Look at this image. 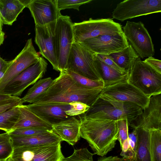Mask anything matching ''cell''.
I'll list each match as a JSON object with an SVG mask.
<instances>
[{
    "instance_id": "obj_1",
    "label": "cell",
    "mask_w": 161,
    "mask_h": 161,
    "mask_svg": "<svg viewBox=\"0 0 161 161\" xmlns=\"http://www.w3.org/2000/svg\"><path fill=\"white\" fill-rule=\"evenodd\" d=\"M103 88H87L81 86L64 70L60 71L59 76L53 80L48 88L34 103H69L78 101L90 107L100 95Z\"/></svg>"
},
{
    "instance_id": "obj_2",
    "label": "cell",
    "mask_w": 161,
    "mask_h": 161,
    "mask_svg": "<svg viewBox=\"0 0 161 161\" xmlns=\"http://www.w3.org/2000/svg\"><path fill=\"white\" fill-rule=\"evenodd\" d=\"M78 116L80 136L86 141L94 154L103 157L112 151L118 138V121L86 119Z\"/></svg>"
},
{
    "instance_id": "obj_3",
    "label": "cell",
    "mask_w": 161,
    "mask_h": 161,
    "mask_svg": "<svg viewBox=\"0 0 161 161\" xmlns=\"http://www.w3.org/2000/svg\"><path fill=\"white\" fill-rule=\"evenodd\" d=\"M141 107L133 104L99 95L84 113L86 119H107L115 121L127 119L129 123L142 112Z\"/></svg>"
},
{
    "instance_id": "obj_4",
    "label": "cell",
    "mask_w": 161,
    "mask_h": 161,
    "mask_svg": "<svg viewBox=\"0 0 161 161\" xmlns=\"http://www.w3.org/2000/svg\"><path fill=\"white\" fill-rule=\"evenodd\" d=\"M127 81L148 97L161 93V74L139 57L129 72Z\"/></svg>"
},
{
    "instance_id": "obj_5",
    "label": "cell",
    "mask_w": 161,
    "mask_h": 161,
    "mask_svg": "<svg viewBox=\"0 0 161 161\" xmlns=\"http://www.w3.org/2000/svg\"><path fill=\"white\" fill-rule=\"evenodd\" d=\"M74 42L81 43L86 39L103 35H115L123 32L121 25L110 19L90 18L73 25Z\"/></svg>"
},
{
    "instance_id": "obj_6",
    "label": "cell",
    "mask_w": 161,
    "mask_h": 161,
    "mask_svg": "<svg viewBox=\"0 0 161 161\" xmlns=\"http://www.w3.org/2000/svg\"><path fill=\"white\" fill-rule=\"evenodd\" d=\"M95 53L81 43L74 42L69 55L66 69L94 80H102L93 64Z\"/></svg>"
},
{
    "instance_id": "obj_7",
    "label": "cell",
    "mask_w": 161,
    "mask_h": 161,
    "mask_svg": "<svg viewBox=\"0 0 161 161\" xmlns=\"http://www.w3.org/2000/svg\"><path fill=\"white\" fill-rule=\"evenodd\" d=\"M70 17L61 15L58 19L55 31L56 53L60 72L66 70L68 58L74 42Z\"/></svg>"
},
{
    "instance_id": "obj_8",
    "label": "cell",
    "mask_w": 161,
    "mask_h": 161,
    "mask_svg": "<svg viewBox=\"0 0 161 161\" xmlns=\"http://www.w3.org/2000/svg\"><path fill=\"white\" fill-rule=\"evenodd\" d=\"M47 65L46 61L40 57L37 62L10 81L0 93L16 97L21 96L27 87L42 77Z\"/></svg>"
},
{
    "instance_id": "obj_9",
    "label": "cell",
    "mask_w": 161,
    "mask_h": 161,
    "mask_svg": "<svg viewBox=\"0 0 161 161\" xmlns=\"http://www.w3.org/2000/svg\"><path fill=\"white\" fill-rule=\"evenodd\" d=\"M123 31L129 45L140 58L152 56L155 53L152 38L144 24L127 21Z\"/></svg>"
},
{
    "instance_id": "obj_10",
    "label": "cell",
    "mask_w": 161,
    "mask_h": 161,
    "mask_svg": "<svg viewBox=\"0 0 161 161\" xmlns=\"http://www.w3.org/2000/svg\"><path fill=\"white\" fill-rule=\"evenodd\" d=\"M161 12V0H125L117 4L112 12V16L123 22Z\"/></svg>"
},
{
    "instance_id": "obj_11",
    "label": "cell",
    "mask_w": 161,
    "mask_h": 161,
    "mask_svg": "<svg viewBox=\"0 0 161 161\" xmlns=\"http://www.w3.org/2000/svg\"><path fill=\"white\" fill-rule=\"evenodd\" d=\"M40 55L35 49L31 38L27 40L19 53L9 63L0 80V92L12 80L39 60Z\"/></svg>"
},
{
    "instance_id": "obj_12",
    "label": "cell",
    "mask_w": 161,
    "mask_h": 161,
    "mask_svg": "<svg viewBox=\"0 0 161 161\" xmlns=\"http://www.w3.org/2000/svg\"><path fill=\"white\" fill-rule=\"evenodd\" d=\"M10 157L16 161H62L65 158L62 152L61 143L14 148Z\"/></svg>"
},
{
    "instance_id": "obj_13",
    "label": "cell",
    "mask_w": 161,
    "mask_h": 161,
    "mask_svg": "<svg viewBox=\"0 0 161 161\" xmlns=\"http://www.w3.org/2000/svg\"><path fill=\"white\" fill-rule=\"evenodd\" d=\"M100 95L135 104L143 109L147 106L150 98L127 81L103 88Z\"/></svg>"
},
{
    "instance_id": "obj_14",
    "label": "cell",
    "mask_w": 161,
    "mask_h": 161,
    "mask_svg": "<svg viewBox=\"0 0 161 161\" xmlns=\"http://www.w3.org/2000/svg\"><path fill=\"white\" fill-rule=\"evenodd\" d=\"M57 20L43 25H35V41L40 53L50 62L54 69L60 71L55 38Z\"/></svg>"
},
{
    "instance_id": "obj_15",
    "label": "cell",
    "mask_w": 161,
    "mask_h": 161,
    "mask_svg": "<svg viewBox=\"0 0 161 161\" xmlns=\"http://www.w3.org/2000/svg\"><path fill=\"white\" fill-rule=\"evenodd\" d=\"M81 43L96 54L109 55L121 51L129 46L123 32L115 35H103L88 38Z\"/></svg>"
},
{
    "instance_id": "obj_16",
    "label": "cell",
    "mask_w": 161,
    "mask_h": 161,
    "mask_svg": "<svg viewBox=\"0 0 161 161\" xmlns=\"http://www.w3.org/2000/svg\"><path fill=\"white\" fill-rule=\"evenodd\" d=\"M133 129H161V93L151 96L147 106L130 124Z\"/></svg>"
},
{
    "instance_id": "obj_17",
    "label": "cell",
    "mask_w": 161,
    "mask_h": 161,
    "mask_svg": "<svg viewBox=\"0 0 161 161\" xmlns=\"http://www.w3.org/2000/svg\"><path fill=\"white\" fill-rule=\"evenodd\" d=\"M26 106L37 116L52 125L72 117L65 113V112L71 107L69 103L58 102L33 103Z\"/></svg>"
},
{
    "instance_id": "obj_18",
    "label": "cell",
    "mask_w": 161,
    "mask_h": 161,
    "mask_svg": "<svg viewBox=\"0 0 161 161\" xmlns=\"http://www.w3.org/2000/svg\"><path fill=\"white\" fill-rule=\"evenodd\" d=\"M35 25H43L56 21L62 14L57 0H32L28 5Z\"/></svg>"
},
{
    "instance_id": "obj_19",
    "label": "cell",
    "mask_w": 161,
    "mask_h": 161,
    "mask_svg": "<svg viewBox=\"0 0 161 161\" xmlns=\"http://www.w3.org/2000/svg\"><path fill=\"white\" fill-rule=\"evenodd\" d=\"M10 136L14 148L53 145L61 143L62 141L52 130L45 133L30 136Z\"/></svg>"
},
{
    "instance_id": "obj_20",
    "label": "cell",
    "mask_w": 161,
    "mask_h": 161,
    "mask_svg": "<svg viewBox=\"0 0 161 161\" xmlns=\"http://www.w3.org/2000/svg\"><path fill=\"white\" fill-rule=\"evenodd\" d=\"M80 122L75 116L52 125V130L62 141L73 146L80 139Z\"/></svg>"
},
{
    "instance_id": "obj_21",
    "label": "cell",
    "mask_w": 161,
    "mask_h": 161,
    "mask_svg": "<svg viewBox=\"0 0 161 161\" xmlns=\"http://www.w3.org/2000/svg\"><path fill=\"white\" fill-rule=\"evenodd\" d=\"M93 65L104 83V87L127 81L129 72L122 74L100 60L95 53Z\"/></svg>"
},
{
    "instance_id": "obj_22",
    "label": "cell",
    "mask_w": 161,
    "mask_h": 161,
    "mask_svg": "<svg viewBox=\"0 0 161 161\" xmlns=\"http://www.w3.org/2000/svg\"><path fill=\"white\" fill-rule=\"evenodd\" d=\"M19 116L12 130L25 128H36L52 130V125L37 116L28 108L26 105L22 104L19 106Z\"/></svg>"
},
{
    "instance_id": "obj_23",
    "label": "cell",
    "mask_w": 161,
    "mask_h": 161,
    "mask_svg": "<svg viewBox=\"0 0 161 161\" xmlns=\"http://www.w3.org/2000/svg\"><path fill=\"white\" fill-rule=\"evenodd\" d=\"M25 7L21 0H0V13L3 24L12 25Z\"/></svg>"
},
{
    "instance_id": "obj_24",
    "label": "cell",
    "mask_w": 161,
    "mask_h": 161,
    "mask_svg": "<svg viewBox=\"0 0 161 161\" xmlns=\"http://www.w3.org/2000/svg\"><path fill=\"white\" fill-rule=\"evenodd\" d=\"M115 63L126 72H129L139 56L131 46L109 55Z\"/></svg>"
},
{
    "instance_id": "obj_25",
    "label": "cell",
    "mask_w": 161,
    "mask_h": 161,
    "mask_svg": "<svg viewBox=\"0 0 161 161\" xmlns=\"http://www.w3.org/2000/svg\"><path fill=\"white\" fill-rule=\"evenodd\" d=\"M137 130L138 144L136 155L129 161H152L150 151L149 130Z\"/></svg>"
},
{
    "instance_id": "obj_26",
    "label": "cell",
    "mask_w": 161,
    "mask_h": 161,
    "mask_svg": "<svg viewBox=\"0 0 161 161\" xmlns=\"http://www.w3.org/2000/svg\"><path fill=\"white\" fill-rule=\"evenodd\" d=\"M53 80L51 77L40 79L35 83L27 91L25 95L21 98L23 104L25 103H34L38 97L48 88Z\"/></svg>"
},
{
    "instance_id": "obj_27",
    "label": "cell",
    "mask_w": 161,
    "mask_h": 161,
    "mask_svg": "<svg viewBox=\"0 0 161 161\" xmlns=\"http://www.w3.org/2000/svg\"><path fill=\"white\" fill-rule=\"evenodd\" d=\"M19 106L0 113V130L7 132L12 130L19 116Z\"/></svg>"
},
{
    "instance_id": "obj_28",
    "label": "cell",
    "mask_w": 161,
    "mask_h": 161,
    "mask_svg": "<svg viewBox=\"0 0 161 161\" xmlns=\"http://www.w3.org/2000/svg\"><path fill=\"white\" fill-rule=\"evenodd\" d=\"M137 144V130L134 129L131 133H129L128 139L122 146L123 151L120 154L122 158L126 161L133 158L136 153Z\"/></svg>"
},
{
    "instance_id": "obj_29",
    "label": "cell",
    "mask_w": 161,
    "mask_h": 161,
    "mask_svg": "<svg viewBox=\"0 0 161 161\" xmlns=\"http://www.w3.org/2000/svg\"><path fill=\"white\" fill-rule=\"evenodd\" d=\"M150 151L152 161H161V129L149 130Z\"/></svg>"
},
{
    "instance_id": "obj_30",
    "label": "cell",
    "mask_w": 161,
    "mask_h": 161,
    "mask_svg": "<svg viewBox=\"0 0 161 161\" xmlns=\"http://www.w3.org/2000/svg\"><path fill=\"white\" fill-rule=\"evenodd\" d=\"M11 137L8 132L0 134V161H5L10 158L13 152Z\"/></svg>"
},
{
    "instance_id": "obj_31",
    "label": "cell",
    "mask_w": 161,
    "mask_h": 161,
    "mask_svg": "<svg viewBox=\"0 0 161 161\" xmlns=\"http://www.w3.org/2000/svg\"><path fill=\"white\" fill-rule=\"evenodd\" d=\"M65 70L74 80L81 86L87 88L99 87H104V83L102 80H92L71 70L68 69Z\"/></svg>"
},
{
    "instance_id": "obj_32",
    "label": "cell",
    "mask_w": 161,
    "mask_h": 161,
    "mask_svg": "<svg viewBox=\"0 0 161 161\" xmlns=\"http://www.w3.org/2000/svg\"><path fill=\"white\" fill-rule=\"evenodd\" d=\"M94 154L86 148L75 149L71 156L64 158L62 161H93Z\"/></svg>"
},
{
    "instance_id": "obj_33",
    "label": "cell",
    "mask_w": 161,
    "mask_h": 161,
    "mask_svg": "<svg viewBox=\"0 0 161 161\" xmlns=\"http://www.w3.org/2000/svg\"><path fill=\"white\" fill-rule=\"evenodd\" d=\"M50 130L46 129L25 128L13 130L8 133L11 136H27L45 133Z\"/></svg>"
},
{
    "instance_id": "obj_34",
    "label": "cell",
    "mask_w": 161,
    "mask_h": 161,
    "mask_svg": "<svg viewBox=\"0 0 161 161\" xmlns=\"http://www.w3.org/2000/svg\"><path fill=\"white\" fill-rule=\"evenodd\" d=\"M92 1V0H57V5L60 11L67 8H73L79 11L80 6Z\"/></svg>"
},
{
    "instance_id": "obj_35",
    "label": "cell",
    "mask_w": 161,
    "mask_h": 161,
    "mask_svg": "<svg viewBox=\"0 0 161 161\" xmlns=\"http://www.w3.org/2000/svg\"><path fill=\"white\" fill-rule=\"evenodd\" d=\"M70 108L65 112L66 114L70 116H75L84 113L90 106L80 102L75 101L69 103Z\"/></svg>"
},
{
    "instance_id": "obj_36",
    "label": "cell",
    "mask_w": 161,
    "mask_h": 161,
    "mask_svg": "<svg viewBox=\"0 0 161 161\" xmlns=\"http://www.w3.org/2000/svg\"><path fill=\"white\" fill-rule=\"evenodd\" d=\"M118 123L119 129L118 140L119 142L121 147L124 142L128 138L130 123L127 119L118 120Z\"/></svg>"
},
{
    "instance_id": "obj_37",
    "label": "cell",
    "mask_w": 161,
    "mask_h": 161,
    "mask_svg": "<svg viewBox=\"0 0 161 161\" xmlns=\"http://www.w3.org/2000/svg\"><path fill=\"white\" fill-rule=\"evenodd\" d=\"M20 99L21 98L19 97L13 96L11 98L0 101V113L23 104Z\"/></svg>"
},
{
    "instance_id": "obj_38",
    "label": "cell",
    "mask_w": 161,
    "mask_h": 161,
    "mask_svg": "<svg viewBox=\"0 0 161 161\" xmlns=\"http://www.w3.org/2000/svg\"><path fill=\"white\" fill-rule=\"evenodd\" d=\"M96 54L100 60L119 73L122 74L128 73L125 72L123 69L119 67L109 55H102L96 53Z\"/></svg>"
},
{
    "instance_id": "obj_39",
    "label": "cell",
    "mask_w": 161,
    "mask_h": 161,
    "mask_svg": "<svg viewBox=\"0 0 161 161\" xmlns=\"http://www.w3.org/2000/svg\"><path fill=\"white\" fill-rule=\"evenodd\" d=\"M144 61L157 72L161 74V61L152 56L148 57Z\"/></svg>"
},
{
    "instance_id": "obj_40",
    "label": "cell",
    "mask_w": 161,
    "mask_h": 161,
    "mask_svg": "<svg viewBox=\"0 0 161 161\" xmlns=\"http://www.w3.org/2000/svg\"><path fill=\"white\" fill-rule=\"evenodd\" d=\"M97 161H126L123 158L118 156H110L106 157L105 156L101 157L98 159Z\"/></svg>"
},
{
    "instance_id": "obj_41",
    "label": "cell",
    "mask_w": 161,
    "mask_h": 161,
    "mask_svg": "<svg viewBox=\"0 0 161 161\" xmlns=\"http://www.w3.org/2000/svg\"><path fill=\"white\" fill-rule=\"evenodd\" d=\"M9 63V61H6L0 69V80L4 74Z\"/></svg>"
},
{
    "instance_id": "obj_42",
    "label": "cell",
    "mask_w": 161,
    "mask_h": 161,
    "mask_svg": "<svg viewBox=\"0 0 161 161\" xmlns=\"http://www.w3.org/2000/svg\"><path fill=\"white\" fill-rule=\"evenodd\" d=\"M3 26L0 25V46L3 44L5 34L3 31Z\"/></svg>"
},
{
    "instance_id": "obj_43",
    "label": "cell",
    "mask_w": 161,
    "mask_h": 161,
    "mask_svg": "<svg viewBox=\"0 0 161 161\" xmlns=\"http://www.w3.org/2000/svg\"><path fill=\"white\" fill-rule=\"evenodd\" d=\"M13 96L0 93V101L12 97Z\"/></svg>"
},
{
    "instance_id": "obj_44",
    "label": "cell",
    "mask_w": 161,
    "mask_h": 161,
    "mask_svg": "<svg viewBox=\"0 0 161 161\" xmlns=\"http://www.w3.org/2000/svg\"><path fill=\"white\" fill-rule=\"evenodd\" d=\"M6 61L0 56V69Z\"/></svg>"
},
{
    "instance_id": "obj_45",
    "label": "cell",
    "mask_w": 161,
    "mask_h": 161,
    "mask_svg": "<svg viewBox=\"0 0 161 161\" xmlns=\"http://www.w3.org/2000/svg\"><path fill=\"white\" fill-rule=\"evenodd\" d=\"M3 21L2 20V18H1V16L0 13V25L2 26H3Z\"/></svg>"
},
{
    "instance_id": "obj_46",
    "label": "cell",
    "mask_w": 161,
    "mask_h": 161,
    "mask_svg": "<svg viewBox=\"0 0 161 161\" xmlns=\"http://www.w3.org/2000/svg\"><path fill=\"white\" fill-rule=\"evenodd\" d=\"M5 161H16L12 159L10 157Z\"/></svg>"
},
{
    "instance_id": "obj_47",
    "label": "cell",
    "mask_w": 161,
    "mask_h": 161,
    "mask_svg": "<svg viewBox=\"0 0 161 161\" xmlns=\"http://www.w3.org/2000/svg\"></svg>"
}]
</instances>
